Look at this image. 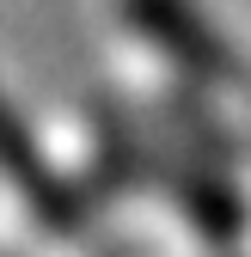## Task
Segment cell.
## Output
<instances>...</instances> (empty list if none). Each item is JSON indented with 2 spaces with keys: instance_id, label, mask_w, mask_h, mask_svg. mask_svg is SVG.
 <instances>
[{
  "instance_id": "6da1fadb",
  "label": "cell",
  "mask_w": 251,
  "mask_h": 257,
  "mask_svg": "<svg viewBox=\"0 0 251 257\" xmlns=\"http://www.w3.org/2000/svg\"><path fill=\"white\" fill-rule=\"evenodd\" d=\"M122 7H129V19L166 55H178L184 68H196V74H233V55L214 43V31L190 13V0H122Z\"/></svg>"
}]
</instances>
